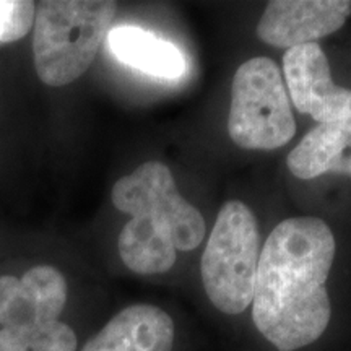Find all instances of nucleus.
Segmentation results:
<instances>
[{"instance_id":"f257e3e1","label":"nucleus","mask_w":351,"mask_h":351,"mask_svg":"<svg viewBox=\"0 0 351 351\" xmlns=\"http://www.w3.org/2000/svg\"><path fill=\"white\" fill-rule=\"evenodd\" d=\"M335 238L315 217L288 218L274 228L258 258L252 298L257 330L278 351H296L322 337L330 322L327 280Z\"/></svg>"},{"instance_id":"f03ea898","label":"nucleus","mask_w":351,"mask_h":351,"mask_svg":"<svg viewBox=\"0 0 351 351\" xmlns=\"http://www.w3.org/2000/svg\"><path fill=\"white\" fill-rule=\"evenodd\" d=\"M114 207L132 215L117 247L125 267L138 275L173 269L176 251H194L205 238V219L179 194L165 163L147 161L114 184Z\"/></svg>"},{"instance_id":"7ed1b4c3","label":"nucleus","mask_w":351,"mask_h":351,"mask_svg":"<svg viewBox=\"0 0 351 351\" xmlns=\"http://www.w3.org/2000/svg\"><path fill=\"white\" fill-rule=\"evenodd\" d=\"M117 3L109 0H46L36 7L34 69L44 85L64 86L93 64Z\"/></svg>"},{"instance_id":"20e7f679","label":"nucleus","mask_w":351,"mask_h":351,"mask_svg":"<svg viewBox=\"0 0 351 351\" xmlns=\"http://www.w3.org/2000/svg\"><path fill=\"white\" fill-rule=\"evenodd\" d=\"M258 258L256 215L244 202H228L219 210L200 262L205 293L218 311L236 315L252 304Z\"/></svg>"},{"instance_id":"39448f33","label":"nucleus","mask_w":351,"mask_h":351,"mask_svg":"<svg viewBox=\"0 0 351 351\" xmlns=\"http://www.w3.org/2000/svg\"><path fill=\"white\" fill-rule=\"evenodd\" d=\"M228 132L245 150H275L296 134L282 72L269 57H254L236 70Z\"/></svg>"},{"instance_id":"423d86ee","label":"nucleus","mask_w":351,"mask_h":351,"mask_svg":"<svg viewBox=\"0 0 351 351\" xmlns=\"http://www.w3.org/2000/svg\"><path fill=\"white\" fill-rule=\"evenodd\" d=\"M67 295L64 275L51 265L33 267L21 278L0 276V326L26 341L39 328L59 320Z\"/></svg>"},{"instance_id":"0eeeda50","label":"nucleus","mask_w":351,"mask_h":351,"mask_svg":"<svg viewBox=\"0 0 351 351\" xmlns=\"http://www.w3.org/2000/svg\"><path fill=\"white\" fill-rule=\"evenodd\" d=\"M283 72L293 104L319 124L351 117V90L335 85L322 47L304 44L285 52Z\"/></svg>"},{"instance_id":"6e6552de","label":"nucleus","mask_w":351,"mask_h":351,"mask_svg":"<svg viewBox=\"0 0 351 351\" xmlns=\"http://www.w3.org/2000/svg\"><path fill=\"white\" fill-rule=\"evenodd\" d=\"M350 13L348 0H271L257 25V36L288 51L339 32Z\"/></svg>"},{"instance_id":"1a4fd4ad","label":"nucleus","mask_w":351,"mask_h":351,"mask_svg":"<svg viewBox=\"0 0 351 351\" xmlns=\"http://www.w3.org/2000/svg\"><path fill=\"white\" fill-rule=\"evenodd\" d=\"M174 322L163 309L134 304L116 314L82 351H173Z\"/></svg>"},{"instance_id":"9d476101","label":"nucleus","mask_w":351,"mask_h":351,"mask_svg":"<svg viewBox=\"0 0 351 351\" xmlns=\"http://www.w3.org/2000/svg\"><path fill=\"white\" fill-rule=\"evenodd\" d=\"M288 169L298 179L327 173L351 176V117L319 124L288 155Z\"/></svg>"},{"instance_id":"9b49d317","label":"nucleus","mask_w":351,"mask_h":351,"mask_svg":"<svg viewBox=\"0 0 351 351\" xmlns=\"http://www.w3.org/2000/svg\"><path fill=\"white\" fill-rule=\"evenodd\" d=\"M109 49L121 62L153 77L176 78L186 72L182 52L165 39L137 26H119L108 34Z\"/></svg>"},{"instance_id":"f8f14e48","label":"nucleus","mask_w":351,"mask_h":351,"mask_svg":"<svg viewBox=\"0 0 351 351\" xmlns=\"http://www.w3.org/2000/svg\"><path fill=\"white\" fill-rule=\"evenodd\" d=\"M36 5L29 0L0 2V43L19 41L32 29Z\"/></svg>"},{"instance_id":"ddd939ff","label":"nucleus","mask_w":351,"mask_h":351,"mask_svg":"<svg viewBox=\"0 0 351 351\" xmlns=\"http://www.w3.org/2000/svg\"><path fill=\"white\" fill-rule=\"evenodd\" d=\"M26 345L33 351H77L78 341L75 332L57 320L29 335Z\"/></svg>"},{"instance_id":"4468645a","label":"nucleus","mask_w":351,"mask_h":351,"mask_svg":"<svg viewBox=\"0 0 351 351\" xmlns=\"http://www.w3.org/2000/svg\"><path fill=\"white\" fill-rule=\"evenodd\" d=\"M28 345L20 333L0 328V351H28Z\"/></svg>"}]
</instances>
